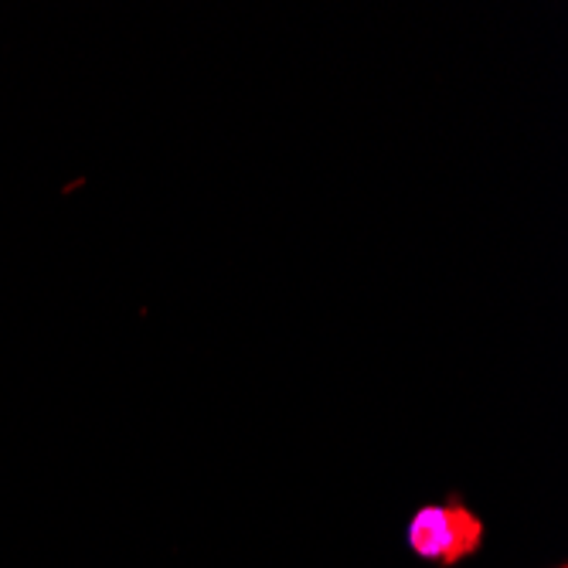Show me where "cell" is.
<instances>
[{
    "instance_id": "obj_1",
    "label": "cell",
    "mask_w": 568,
    "mask_h": 568,
    "mask_svg": "<svg viewBox=\"0 0 568 568\" xmlns=\"http://www.w3.org/2000/svg\"><path fill=\"white\" fill-rule=\"evenodd\" d=\"M405 541L423 561L456 565L463 558L477 555V548L484 545V521L459 500L426 504L423 510H416V518L408 521Z\"/></svg>"
}]
</instances>
